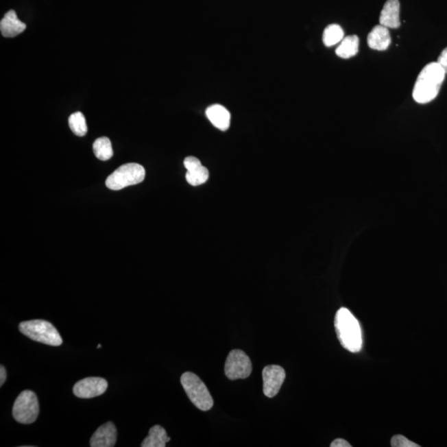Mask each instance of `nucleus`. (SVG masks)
<instances>
[{
  "label": "nucleus",
  "instance_id": "14",
  "mask_svg": "<svg viewBox=\"0 0 447 447\" xmlns=\"http://www.w3.org/2000/svg\"><path fill=\"white\" fill-rule=\"evenodd\" d=\"M367 42L370 49L377 51H385L390 45L391 37L388 27L380 25L374 27L367 38Z\"/></svg>",
  "mask_w": 447,
  "mask_h": 447
},
{
  "label": "nucleus",
  "instance_id": "9",
  "mask_svg": "<svg viewBox=\"0 0 447 447\" xmlns=\"http://www.w3.org/2000/svg\"><path fill=\"white\" fill-rule=\"evenodd\" d=\"M108 382L105 378L90 377L82 379L74 385L73 393L80 398H93L105 394Z\"/></svg>",
  "mask_w": 447,
  "mask_h": 447
},
{
  "label": "nucleus",
  "instance_id": "3",
  "mask_svg": "<svg viewBox=\"0 0 447 447\" xmlns=\"http://www.w3.org/2000/svg\"><path fill=\"white\" fill-rule=\"evenodd\" d=\"M20 333L31 340L51 346L62 344V338L51 323L44 320H33L20 323Z\"/></svg>",
  "mask_w": 447,
  "mask_h": 447
},
{
  "label": "nucleus",
  "instance_id": "13",
  "mask_svg": "<svg viewBox=\"0 0 447 447\" xmlns=\"http://www.w3.org/2000/svg\"><path fill=\"white\" fill-rule=\"evenodd\" d=\"M206 113L207 118L215 128L223 131L229 129L231 117L226 107L213 105L207 108Z\"/></svg>",
  "mask_w": 447,
  "mask_h": 447
},
{
  "label": "nucleus",
  "instance_id": "7",
  "mask_svg": "<svg viewBox=\"0 0 447 447\" xmlns=\"http://www.w3.org/2000/svg\"><path fill=\"white\" fill-rule=\"evenodd\" d=\"M225 373L230 380L248 378L252 373V363L248 355L241 350H231L226 359Z\"/></svg>",
  "mask_w": 447,
  "mask_h": 447
},
{
  "label": "nucleus",
  "instance_id": "17",
  "mask_svg": "<svg viewBox=\"0 0 447 447\" xmlns=\"http://www.w3.org/2000/svg\"><path fill=\"white\" fill-rule=\"evenodd\" d=\"M93 150L95 157L99 160L107 161L113 157L114 152L111 142L107 137L99 138L94 142Z\"/></svg>",
  "mask_w": 447,
  "mask_h": 447
},
{
  "label": "nucleus",
  "instance_id": "8",
  "mask_svg": "<svg viewBox=\"0 0 447 447\" xmlns=\"http://www.w3.org/2000/svg\"><path fill=\"white\" fill-rule=\"evenodd\" d=\"M263 394L267 398H274L278 394L285 380V369L279 365L266 366L263 370Z\"/></svg>",
  "mask_w": 447,
  "mask_h": 447
},
{
  "label": "nucleus",
  "instance_id": "4",
  "mask_svg": "<svg viewBox=\"0 0 447 447\" xmlns=\"http://www.w3.org/2000/svg\"><path fill=\"white\" fill-rule=\"evenodd\" d=\"M181 383L193 404L202 411L213 409L214 401L207 387L197 374L186 372L182 375Z\"/></svg>",
  "mask_w": 447,
  "mask_h": 447
},
{
  "label": "nucleus",
  "instance_id": "18",
  "mask_svg": "<svg viewBox=\"0 0 447 447\" xmlns=\"http://www.w3.org/2000/svg\"><path fill=\"white\" fill-rule=\"evenodd\" d=\"M344 39V31L338 25H330L326 27L323 33V43L326 47H333Z\"/></svg>",
  "mask_w": 447,
  "mask_h": 447
},
{
  "label": "nucleus",
  "instance_id": "15",
  "mask_svg": "<svg viewBox=\"0 0 447 447\" xmlns=\"http://www.w3.org/2000/svg\"><path fill=\"white\" fill-rule=\"evenodd\" d=\"M171 438L167 437L165 428L159 425L154 426L149 430V436L142 442V447H165Z\"/></svg>",
  "mask_w": 447,
  "mask_h": 447
},
{
  "label": "nucleus",
  "instance_id": "22",
  "mask_svg": "<svg viewBox=\"0 0 447 447\" xmlns=\"http://www.w3.org/2000/svg\"><path fill=\"white\" fill-rule=\"evenodd\" d=\"M202 165L201 161L197 158L187 157L184 160V166L187 171L194 169L195 167Z\"/></svg>",
  "mask_w": 447,
  "mask_h": 447
},
{
  "label": "nucleus",
  "instance_id": "16",
  "mask_svg": "<svg viewBox=\"0 0 447 447\" xmlns=\"http://www.w3.org/2000/svg\"><path fill=\"white\" fill-rule=\"evenodd\" d=\"M359 38L357 35L347 36L335 49V53L341 58L348 59L354 57L359 51Z\"/></svg>",
  "mask_w": 447,
  "mask_h": 447
},
{
  "label": "nucleus",
  "instance_id": "26",
  "mask_svg": "<svg viewBox=\"0 0 447 447\" xmlns=\"http://www.w3.org/2000/svg\"><path fill=\"white\" fill-rule=\"evenodd\" d=\"M101 344H99V345L97 346V348H98V349H99V348H101Z\"/></svg>",
  "mask_w": 447,
  "mask_h": 447
},
{
  "label": "nucleus",
  "instance_id": "20",
  "mask_svg": "<svg viewBox=\"0 0 447 447\" xmlns=\"http://www.w3.org/2000/svg\"><path fill=\"white\" fill-rule=\"evenodd\" d=\"M69 126L71 131L79 137L85 136L88 131L86 119L82 112H75L71 114Z\"/></svg>",
  "mask_w": 447,
  "mask_h": 447
},
{
  "label": "nucleus",
  "instance_id": "12",
  "mask_svg": "<svg viewBox=\"0 0 447 447\" xmlns=\"http://www.w3.org/2000/svg\"><path fill=\"white\" fill-rule=\"evenodd\" d=\"M25 29V23L20 21L14 10L7 12L0 22V31L5 38H14Z\"/></svg>",
  "mask_w": 447,
  "mask_h": 447
},
{
  "label": "nucleus",
  "instance_id": "19",
  "mask_svg": "<svg viewBox=\"0 0 447 447\" xmlns=\"http://www.w3.org/2000/svg\"><path fill=\"white\" fill-rule=\"evenodd\" d=\"M209 171L204 166H200L186 171V179L190 185L197 186L204 184L208 180Z\"/></svg>",
  "mask_w": 447,
  "mask_h": 447
},
{
  "label": "nucleus",
  "instance_id": "11",
  "mask_svg": "<svg viewBox=\"0 0 447 447\" xmlns=\"http://www.w3.org/2000/svg\"><path fill=\"white\" fill-rule=\"evenodd\" d=\"M399 14H400L399 0H388L381 11L379 23L388 29H398L401 25Z\"/></svg>",
  "mask_w": 447,
  "mask_h": 447
},
{
  "label": "nucleus",
  "instance_id": "5",
  "mask_svg": "<svg viewBox=\"0 0 447 447\" xmlns=\"http://www.w3.org/2000/svg\"><path fill=\"white\" fill-rule=\"evenodd\" d=\"M145 178V167L138 163H126L107 178L106 184L110 190L119 191L127 186L137 185Z\"/></svg>",
  "mask_w": 447,
  "mask_h": 447
},
{
  "label": "nucleus",
  "instance_id": "25",
  "mask_svg": "<svg viewBox=\"0 0 447 447\" xmlns=\"http://www.w3.org/2000/svg\"><path fill=\"white\" fill-rule=\"evenodd\" d=\"M7 378V373L5 367L3 365L0 366V386H3L5 384Z\"/></svg>",
  "mask_w": 447,
  "mask_h": 447
},
{
  "label": "nucleus",
  "instance_id": "10",
  "mask_svg": "<svg viewBox=\"0 0 447 447\" xmlns=\"http://www.w3.org/2000/svg\"><path fill=\"white\" fill-rule=\"evenodd\" d=\"M117 430L113 422L105 423L95 431L90 439V446L113 447L117 444Z\"/></svg>",
  "mask_w": 447,
  "mask_h": 447
},
{
  "label": "nucleus",
  "instance_id": "21",
  "mask_svg": "<svg viewBox=\"0 0 447 447\" xmlns=\"http://www.w3.org/2000/svg\"><path fill=\"white\" fill-rule=\"evenodd\" d=\"M391 446L393 447H419L420 446H418L416 444V443H414L413 442H411L409 440L408 438L402 436V435H396V436H394L392 438V440H391Z\"/></svg>",
  "mask_w": 447,
  "mask_h": 447
},
{
  "label": "nucleus",
  "instance_id": "24",
  "mask_svg": "<svg viewBox=\"0 0 447 447\" xmlns=\"http://www.w3.org/2000/svg\"><path fill=\"white\" fill-rule=\"evenodd\" d=\"M331 447H351V445L348 442L344 440V439H335L330 444Z\"/></svg>",
  "mask_w": 447,
  "mask_h": 447
},
{
  "label": "nucleus",
  "instance_id": "1",
  "mask_svg": "<svg viewBox=\"0 0 447 447\" xmlns=\"http://www.w3.org/2000/svg\"><path fill=\"white\" fill-rule=\"evenodd\" d=\"M445 71L437 62H431L418 75L413 90V98L418 104L433 101L437 97L445 80Z\"/></svg>",
  "mask_w": 447,
  "mask_h": 447
},
{
  "label": "nucleus",
  "instance_id": "2",
  "mask_svg": "<svg viewBox=\"0 0 447 447\" xmlns=\"http://www.w3.org/2000/svg\"><path fill=\"white\" fill-rule=\"evenodd\" d=\"M335 327L341 346L350 352H360L363 346L361 327L350 310L341 307L337 311Z\"/></svg>",
  "mask_w": 447,
  "mask_h": 447
},
{
  "label": "nucleus",
  "instance_id": "6",
  "mask_svg": "<svg viewBox=\"0 0 447 447\" xmlns=\"http://www.w3.org/2000/svg\"><path fill=\"white\" fill-rule=\"evenodd\" d=\"M39 404L37 395L31 390L23 391L19 395L13 407V416L22 424H31L37 420Z\"/></svg>",
  "mask_w": 447,
  "mask_h": 447
},
{
  "label": "nucleus",
  "instance_id": "23",
  "mask_svg": "<svg viewBox=\"0 0 447 447\" xmlns=\"http://www.w3.org/2000/svg\"><path fill=\"white\" fill-rule=\"evenodd\" d=\"M437 62L441 66L442 69L444 70L445 73L447 74V47L442 51Z\"/></svg>",
  "mask_w": 447,
  "mask_h": 447
}]
</instances>
